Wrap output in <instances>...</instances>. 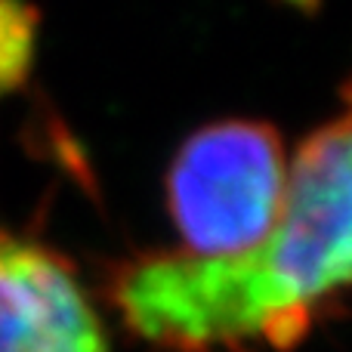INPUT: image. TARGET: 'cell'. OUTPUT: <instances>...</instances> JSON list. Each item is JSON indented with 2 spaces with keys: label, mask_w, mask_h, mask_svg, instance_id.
I'll return each instance as SVG.
<instances>
[{
  "label": "cell",
  "mask_w": 352,
  "mask_h": 352,
  "mask_svg": "<svg viewBox=\"0 0 352 352\" xmlns=\"http://www.w3.org/2000/svg\"><path fill=\"white\" fill-rule=\"evenodd\" d=\"M287 155L266 121H217L195 130L167 170V213L186 254H254L278 223Z\"/></svg>",
  "instance_id": "obj_2"
},
{
  "label": "cell",
  "mask_w": 352,
  "mask_h": 352,
  "mask_svg": "<svg viewBox=\"0 0 352 352\" xmlns=\"http://www.w3.org/2000/svg\"><path fill=\"white\" fill-rule=\"evenodd\" d=\"M0 352H109L74 269L0 229Z\"/></svg>",
  "instance_id": "obj_3"
},
{
  "label": "cell",
  "mask_w": 352,
  "mask_h": 352,
  "mask_svg": "<svg viewBox=\"0 0 352 352\" xmlns=\"http://www.w3.org/2000/svg\"><path fill=\"white\" fill-rule=\"evenodd\" d=\"M352 287V78L343 111L287 161L272 235L244 256L140 254L111 281L124 324L167 352H213L260 337L291 349L324 300Z\"/></svg>",
  "instance_id": "obj_1"
},
{
  "label": "cell",
  "mask_w": 352,
  "mask_h": 352,
  "mask_svg": "<svg viewBox=\"0 0 352 352\" xmlns=\"http://www.w3.org/2000/svg\"><path fill=\"white\" fill-rule=\"evenodd\" d=\"M41 12L34 6L0 0V99L25 84L34 59Z\"/></svg>",
  "instance_id": "obj_4"
}]
</instances>
